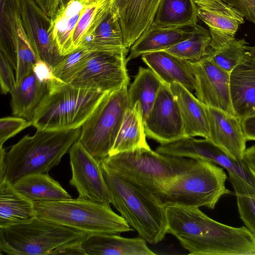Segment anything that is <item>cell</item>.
Segmentation results:
<instances>
[{"mask_svg":"<svg viewBox=\"0 0 255 255\" xmlns=\"http://www.w3.org/2000/svg\"><path fill=\"white\" fill-rule=\"evenodd\" d=\"M168 233L191 255H255V236L246 227H232L198 207H166Z\"/></svg>","mask_w":255,"mask_h":255,"instance_id":"obj_1","label":"cell"},{"mask_svg":"<svg viewBox=\"0 0 255 255\" xmlns=\"http://www.w3.org/2000/svg\"><path fill=\"white\" fill-rule=\"evenodd\" d=\"M36 129L34 134L25 135L6 152L3 179L12 184L29 174L47 173L59 164L81 133V128Z\"/></svg>","mask_w":255,"mask_h":255,"instance_id":"obj_2","label":"cell"},{"mask_svg":"<svg viewBox=\"0 0 255 255\" xmlns=\"http://www.w3.org/2000/svg\"><path fill=\"white\" fill-rule=\"evenodd\" d=\"M195 161L140 148L109 156L101 163L153 198Z\"/></svg>","mask_w":255,"mask_h":255,"instance_id":"obj_3","label":"cell"},{"mask_svg":"<svg viewBox=\"0 0 255 255\" xmlns=\"http://www.w3.org/2000/svg\"><path fill=\"white\" fill-rule=\"evenodd\" d=\"M107 93L75 87L54 76L34 112L32 126L43 130L81 128Z\"/></svg>","mask_w":255,"mask_h":255,"instance_id":"obj_4","label":"cell"},{"mask_svg":"<svg viewBox=\"0 0 255 255\" xmlns=\"http://www.w3.org/2000/svg\"><path fill=\"white\" fill-rule=\"evenodd\" d=\"M101 165L112 204L121 216L146 242L156 244L162 240L168 233L166 208L139 188Z\"/></svg>","mask_w":255,"mask_h":255,"instance_id":"obj_5","label":"cell"},{"mask_svg":"<svg viewBox=\"0 0 255 255\" xmlns=\"http://www.w3.org/2000/svg\"><path fill=\"white\" fill-rule=\"evenodd\" d=\"M88 234L37 217L0 227V253L8 255L63 254Z\"/></svg>","mask_w":255,"mask_h":255,"instance_id":"obj_6","label":"cell"},{"mask_svg":"<svg viewBox=\"0 0 255 255\" xmlns=\"http://www.w3.org/2000/svg\"><path fill=\"white\" fill-rule=\"evenodd\" d=\"M224 169L211 162L196 160L153 198L164 207L181 206L213 209L223 196L231 193L225 185Z\"/></svg>","mask_w":255,"mask_h":255,"instance_id":"obj_7","label":"cell"},{"mask_svg":"<svg viewBox=\"0 0 255 255\" xmlns=\"http://www.w3.org/2000/svg\"><path fill=\"white\" fill-rule=\"evenodd\" d=\"M36 217L79 231L91 234H118L133 231L110 205L79 198L34 203Z\"/></svg>","mask_w":255,"mask_h":255,"instance_id":"obj_8","label":"cell"},{"mask_svg":"<svg viewBox=\"0 0 255 255\" xmlns=\"http://www.w3.org/2000/svg\"><path fill=\"white\" fill-rule=\"evenodd\" d=\"M128 84L108 92L81 127L78 141L96 160L109 156L129 107Z\"/></svg>","mask_w":255,"mask_h":255,"instance_id":"obj_9","label":"cell"},{"mask_svg":"<svg viewBox=\"0 0 255 255\" xmlns=\"http://www.w3.org/2000/svg\"><path fill=\"white\" fill-rule=\"evenodd\" d=\"M155 150L161 154L215 163L244 180L255 189V170L243 160L228 155L209 140L185 136L175 142L160 145Z\"/></svg>","mask_w":255,"mask_h":255,"instance_id":"obj_10","label":"cell"},{"mask_svg":"<svg viewBox=\"0 0 255 255\" xmlns=\"http://www.w3.org/2000/svg\"><path fill=\"white\" fill-rule=\"evenodd\" d=\"M127 55L93 51L84 67L72 79L75 87L110 92L125 84L130 79L127 68Z\"/></svg>","mask_w":255,"mask_h":255,"instance_id":"obj_11","label":"cell"},{"mask_svg":"<svg viewBox=\"0 0 255 255\" xmlns=\"http://www.w3.org/2000/svg\"><path fill=\"white\" fill-rule=\"evenodd\" d=\"M72 177L78 198L97 203L112 204V197L104 177L101 162L94 158L77 140L69 150Z\"/></svg>","mask_w":255,"mask_h":255,"instance_id":"obj_12","label":"cell"},{"mask_svg":"<svg viewBox=\"0 0 255 255\" xmlns=\"http://www.w3.org/2000/svg\"><path fill=\"white\" fill-rule=\"evenodd\" d=\"M144 127L146 136L161 145L186 136L180 108L169 85L162 84Z\"/></svg>","mask_w":255,"mask_h":255,"instance_id":"obj_13","label":"cell"},{"mask_svg":"<svg viewBox=\"0 0 255 255\" xmlns=\"http://www.w3.org/2000/svg\"><path fill=\"white\" fill-rule=\"evenodd\" d=\"M195 77V95L204 105L234 115L230 88V73L208 58L188 61Z\"/></svg>","mask_w":255,"mask_h":255,"instance_id":"obj_14","label":"cell"},{"mask_svg":"<svg viewBox=\"0 0 255 255\" xmlns=\"http://www.w3.org/2000/svg\"><path fill=\"white\" fill-rule=\"evenodd\" d=\"M21 18L28 40L40 60L51 68L64 58L51 29V19L34 0H22Z\"/></svg>","mask_w":255,"mask_h":255,"instance_id":"obj_15","label":"cell"},{"mask_svg":"<svg viewBox=\"0 0 255 255\" xmlns=\"http://www.w3.org/2000/svg\"><path fill=\"white\" fill-rule=\"evenodd\" d=\"M197 16L209 27L210 46L214 52L235 39L243 15L222 0H195Z\"/></svg>","mask_w":255,"mask_h":255,"instance_id":"obj_16","label":"cell"},{"mask_svg":"<svg viewBox=\"0 0 255 255\" xmlns=\"http://www.w3.org/2000/svg\"><path fill=\"white\" fill-rule=\"evenodd\" d=\"M51 68L40 60L16 83L11 93L12 115L31 121L35 109L47 94L53 78Z\"/></svg>","mask_w":255,"mask_h":255,"instance_id":"obj_17","label":"cell"},{"mask_svg":"<svg viewBox=\"0 0 255 255\" xmlns=\"http://www.w3.org/2000/svg\"><path fill=\"white\" fill-rule=\"evenodd\" d=\"M205 108L209 125L206 139L234 159L243 160L247 140L241 120L221 110L206 105Z\"/></svg>","mask_w":255,"mask_h":255,"instance_id":"obj_18","label":"cell"},{"mask_svg":"<svg viewBox=\"0 0 255 255\" xmlns=\"http://www.w3.org/2000/svg\"><path fill=\"white\" fill-rule=\"evenodd\" d=\"M230 88L235 115L241 121L255 115V54L248 49L230 74Z\"/></svg>","mask_w":255,"mask_h":255,"instance_id":"obj_19","label":"cell"},{"mask_svg":"<svg viewBox=\"0 0 255 255\" xmlns=\"http://www.w3.org/2000/svg\"><path fill=\"white\" fill-rule=\"evenodd\" d=\"M81 247L85 255H156L141 237L128 238L118 234H88Z\"/></svg>","mask_w":255,"mask_h":255,"instance_id":"obj_20","label":"cell"},{"mask_svg":"<svg viewBox=\"0 0 255 255\" xmlns=\"http://www.w3.org/2000/svg\"><path fill=\"white\" fill-rule=\"evenodd\" d=\"M78 48L127 55L129 49L124 43L119 9L114 3L97 28Z\"/></svg>","mask_w":255,"mask_h":255,"instance_id":"obj_21","label":"cell"},{"mask_svg":"<svg viewBox=\"0 0 255 255\" xmlns=\"http://www.w3.org/2000/svg\"><path fill=\"white\" fill-rule=\"evenodd\" d=\"M141 59L163 84L176 82L192 93L195 91V77L188 61L163 50L144 53Z\"/></svg>","mask_w":255,"mask_h":255,"instance_id":"obj_22","label":"cell"},{"mask_svg":"<svg viewBox=\"0 0 255 255\" xmlns=\"http://www.w3.org/2000/svg\"><path fill=\"white\" fill-rule=\"evenodd\" d=\"M161 0H126L119 10L125 46L128 49L151 25Z\"/></svg>","mask_w":255,"mask_h":255,"instance_id":"obj_23","label":"cell"},{"mask_svg":"<svg viewBox=\"0 0 255 255\" xmlns=\"http://www.w3.org/2000/svg\"><path fill=\"white\" fill-rule=\"evenodd\" d=\"M197 25L180 27L151 24L129 48L127 62L146 53L163 50L189 38L195 32Z\"/></svg>","mask_w":255,"mask_h":255,"instance_id":"obj_24","label":"cell"},{"mask_svg":"<svg viewBox=\"0 0 255 255\" xmlns=\"http://www.w3.org/2000/svg\"><path fill=\"white\" fill-rule=\"evenodd\" d=\"M169 86L180 108L186 136L207 138L209 125L205 105L181 84L174 82Z\"/></svg>","mask_w":255,"mask_h":255,"instance_id":"obj_25","label":"cell"},{"mask_svg":"<svg viewBox=\"0 0 255 255\" xmlns=\"http://www.w3.org/2000/svg\"><path fill=\"white\" fill-rule=\"evenodd\" d=\"M20 194L33 203L69 200L71 195L48 173L25 176L12 184Z\"/></svg>","mask_w":255,"mask_h":255,"instance_id":"obj_26","label":"cell"},{"mask_svg":"<svg viewBox=\"0 0 255 255\" xmlns=\"http://www.w3.org/2000/svg\"><path fill=\"white\" fill-rule=\"evenodd\" d=\"M36 217L34 203L6 180L0 181V227L26 222Z\"/></svg>","mask_w":255,"mask_h":255,"instance_id":"obj_27","label":"cell"},{"mask_svg":"<svg viewBox=\"0 0 255 255\" xmlns=\"http://www.w3.org/2000/svg\"><path fill=\"white\" fill-rule=\"evenodd\" d=\"M89 0H70L51 19L52 34L61 54L74 51L73 36L77 24Z\"/></svg>","mask_w":255,"mask_h":255,"instance_id":"obj_28","label":"cell"},{"mask_svg":"<svg viewBox=\"0 0 255 255\" xmlns=\"http://www.w3.org/2000/svg\"><path fill=\"white\" fill-rule=\"evenodd\" d=\"M146 136L141 108L137 102L125 112L122 126L109 156L137 148L150 149Z\"/></svg>","mask_w":255,"mask_h":255,"instance_id":"obj_29","label":"cell"},{"mask_svg":"<svg viewBox=\"0 0 255 255\" xmlns=\"http://www.w3.org/2000/svg\"><path fill=\"white\" fill-rule=\"evenodd\" d=\"M22 0H0V50L15 70L17 21L21 18Z\"/></svg>","mask_w":255,"mask_h":255,"instance_id":"obj_30","label":"cell"},{"mask_svg":"<svg viewBox=\"0 0 255 255\" xmlns=\"http://www.w3.org/2000/svg\"><path fill=\"white\" fill-rule=\"evenodd\" d=\"M195 0H161L152 24L161 27H186L197 24Z\"/></svg>","mask_w":255,"mask_h":255,"instance_id":"obj_31","label":"cell"},{"mask_svg":"<svg viewBox=\"0 0 255 255\" xmlns=\"http://www.w3.org/2000/svg\"><path fill=\"white\" fill-rule=\"evenodd\" d=\"M162 84L149 68L139 67L128 93L130 108L137 102L140 103L143 122L151 109Z\"/></svg>","mask_w":255,"mask_h":255,"instance_id":"obj_32","label":"cell"},{"mask_svg":"<svg viewBox=\"0 0 255 255\" xmlns=\"http://www.w3.org/2000/svg\"><path fill=\"white\" fill-rule=\"evenodd\" d=\"M211 41L210 32L197 24L192 36L163 51L183 60L196 62L208 58L214 52Z\"/></svg>","mask_w":255,"mask_h":255,"instance_id":"obj_33","label":"cell"},{"mask_svg":"<svg viewBox=\"0 0 255 255\" xmlns=\"http://www.w3.org/2000/svg\"><path fill=\"white\" fill-rule=\"evenodd\" d=\"M228 173L236 197L240 217L255 236V189L233 173Z\"/></svg>","mask_w":255,"mask_h":255,"instance_id":"obj_34","label":"cell"},{"mask_svg":"<svg viewBox=\"0 0 255 255\" xmlns=\"http://www.w3.org/2000/svg\"><path fill=\"white\" fill-rule=\"evenodd\" d=\"M17 61L15 71L16 83L28 74L34 65L40 60L28 40L21 18L17 21Z\"/></svg>","mask_w":255,"mask_h":255,"instance_id":"obj_35","label":"cell"},{"mask_svg":"<svg viewBox=\"0 0 255 255\" xmlns=\"http://www.w3.org/2000/svg\"><path fill=\"white\" fill-rule=\"evenodd\" d=\"M248 47L245 39L235 38L215 51L208 58L230 74L240 62Z\"/></svg>","mask_w":255,"mask_h":255,"instance_id":"obj_36","label":"cell"},{"mask_svg":"<svg viewBox=\"0 0 255 255\" xmlns=\"http://www.w3.org/2000/svg\"><path fill=\"white\" fill-rule=\"evenodd\" d=\"M93 52L84 48H77L65 56L60 63L51 68L53 75L65 83H70L84 67Z\"/></svg>","mask_w":255,"mask_h":255,"instance_id":"obj_37","label":"cell"},{"mask_svg":"<svg viewBox=\"0 0 255 255\" xmlns=\"http://www.w3.org/2000/svg\"><path fill=\"white\" fill-rule=\"evenodd\" d=\"M32 126L31 121L18 117H7L0 120V147L9 138Z\"/></svg>","mask_w":255,"mask_h":255,"instance_id":"obj_38","label":"cell"},{"mask_svg":"<svg viewBox=\"0 0 255 255\" xmlns=\"http://www.w3.org/2000/svg\"><path fill=\"white\" fill-rule=\"evenodd\" d=\"M8 60L0 53V85L3 94H11L16 86V78Z\"/></svg>","mask_w":255,"mask_h":255,"instance_id":"obj_39","label":"cell"},{"mask_svg":"<svg viewBox=\"0 0 255 255\" xmlns=\"http://www.w3.org/2000/svg\"><path fill=\"white\" fill-rule=\"evenodd\" d=\"M237 9L255 25V0H222Z\"/></svg>","mask_w":255,"mask_h":255,"instance_id":"obj_40","label":"cell"},{"mask_svg":"<svg viewBox=\"0 0 255 255\" xmlns=\"http://www.w3.org/2000/svg\"><path fill=\"white\" fill-rule=\"evenodd\" d=\"M39 7L53 19L59 10L63 6L64 0H34Z\"/></svg>","mask_w":255,"mask_h":255,"instance_id":"obj_41","label":"cell"},{"mask_svg":"<svg viewBox=\"0 0 255 255\" xmlns=\"http://www.w3.org/2000/svg\"><path fill=\"white\" fill-rule=\"evenodd\" d=\"M241 125L247 140H255V115L243 119Z\"/></svg>","mask_w":255,"mask_h":255,"instance_id":"obj_42","label":"cell"},{"mask_svg":"<svg viewBox=\"0 0 255 255\" xmlns=\"http://www.w3.org/2000/svg\"><path fill=\"white\" fill-rule=\"evenodd\" d=\"M244 161L248 166L255 170V145L247 149Z\"/></svg>","mask_w":255,"mask_h":255,"instance_id":"obj_43","label":"cell"},{"mask_svg":"<svg viewBox=\"0 0 255 255\" xmlns=\"http://www.w3.org/2000/svg\"><path fill=\"white\" fill-rule=\"evenodd\" d=\"M6 154L5 149L3 147H0V181L4 178Z\"/></svg>","mask_w":255,"mask_h":255,"instance_id":"obj_44","label":"cell"},{"mask_svg":"<svg viewBox=\"0 0 255 255\" xmlns=\"http://www.w3.org/2000/svg\"><path fill=\"white\" fill-rule=\"evenodd\" d=\"M126 0H114V5L119 10L123 6Z\"/></svg>","mask_w":255,"mask_h":255,"instance_id":"obj_45","label":"cell"},{"mask_svg":"<svg viewBox=\"0 0 255 255\" xmlns=\"http://www.w3.org/2000/svg\"><path fill=\"white\" fill-rule=\"evenodd\" d=\"M248 49L255 54V44L254 46H249Z\"/></svg>","mask_w":255,"mask_h":255,"instance_id":"obj_46","label":"cell"}]
</instances>
